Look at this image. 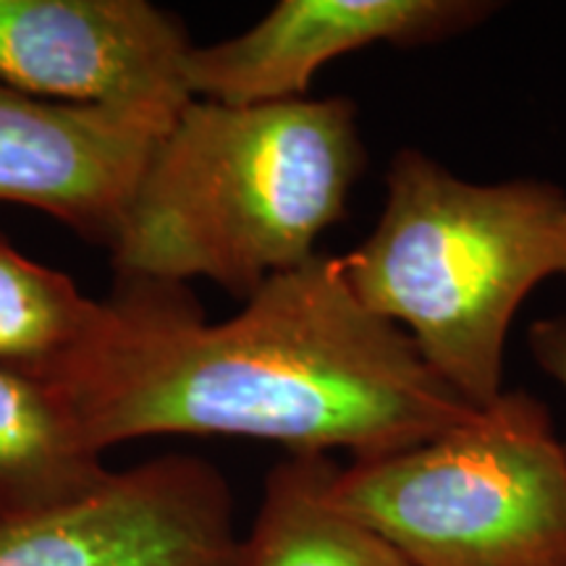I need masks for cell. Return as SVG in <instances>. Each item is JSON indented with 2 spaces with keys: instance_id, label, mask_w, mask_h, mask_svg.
<instances>
[{
  "instance_id": "obj_1",
  "label": "cell",
  "mask_w": 566,
  "mask_h": 566,
  "mask_svg": "<svg viewBox=\"0 0 566 566\" xmlns=\"http://www.w3.org/2000/svg\"><path fill=\"white\" fill-rule=\"evenodd\" d=\"M105 304L101 334L53 380L101 454L150 436H242L357 462L475 412L352 292L342 258L273 275L221 323L189 283L116 279Z\"/></svg>"
},
{
  "instance_id": "obj_2",
  "label": "cell",
  "mask_w": 566,
  "mask_h": 566,
  "mask_svg": "<svg viewBox=\"0 0 566 566\" xmlns=\"http://www.w3.org/2000/svg\"><path fill=\"white\" fill-rule=\"evenodd\" d=\"M365 166L349 97L265 105L195 97L134 189L111 247L116 279H208L250 300L268 279L315 258Z\"/></svg>"
},
{
  "instance_id": "obj_3",
  "label": "cell",
  "mask_w": 566,
  "mask_h": 566,
  "mask_svg": "<svg viewBox=\"0 0 566 566\" xmlns=\"http://www.w3.org/2000/svg\"><path fill=\"white\" fill-rule=\"evenodd\" d=\"M342 265L363 304L483 409L504 394L516 310L543 281L566 279V192L541 179L467 181L407 147L386 171L378 223Z\"/></svg>"
},
{
  "instance_id": "obj_4",
  "label": "cell",
  "mask_w": 566,
  "mask_h": 566,
  "mask_svg": "<svg viewBox=\"0 0 566 566\" xmlns=\"http://www.w3.org/2000/svg\"><path fill=\"white\" fill-rule=\"evenodd\" d=\"M331 499L412 566H566V446L520 388L430 441L338 467Z\"/></svg>"
},
{
  "instance_id": "obj_5",
  "label": "cell",
  "mask_w": 566,
  "mask_h": 566,
  "mask_svg": "<svg viewBox=\"0 0 566 566\" xmlns=\"http://www.w3.org/2000/svg\"><path fill=\"white\" fill-rule=\"evenodd\" d=\"M192 42L147 0H0V82L48 103L168 129L195 101Z\"/></svg>"
},
{
  "instance_id": "obj_6",
  "label": "cell",
  "mask_w": 566,
  "mask_h": 566,
  "mask_svg": "<svg viewBox=\"0 0 566 566\" xmlns=\"http://www.w3.org/2000/svg\"><path fill=\"white\" fill-rule=\"evenodd\" d=\"M233 493L218 467L168 454L76 504L0 520V566H239Z\"/></svg>"
},
{
  "instance_id": "obj_7",
  "label": "cell",
  "mask_w": 566,
  "mask_h": 566,
  "mask_svg": "<svg viewBox=\"0 0 566 566\" xmlns=\"http://www.w3.org/2000/svg\"><path fill=\"white\" fill-rule=\"evenodd\" d=\"M499 3L488 0H281L237 38L187 55L192 97L265 105L307 97L325 63L363 48H422L475 30Z\"/></svg>"
},
{
  "instance_id": "obj_8",
  "label": "cell",
  "mask_w": 566,
  "mask_h": 566,
  "mask_svg": "<svg viewBox=\"0 0 566 566\" xmlns=\"http://www.w3.org/2000/svg\"><path fill=\"white\" fill-rule=\"evenodd\" d=\"M160 126L48 103L0 82V202L48 212L111 252Z\"/></svg>"
},
{
  "instance_id": "obj_9",
  "label": "cell",
  "mask_w": 566,
  "mask_h": 566,
  "mask_svg": "<svg viewBox=\"0 0 566 566\" xmlns=\"http://www.w3.org/2000/svg\"><path fill=\"white\" fill-rule=\"evenodd\" d=\"M111 475L61 388L0 365V520L71 506Z\"/></svg>"
},
{
  "instance_id": "obj_10",
  "label": "cell",
  "mask_w": 566,
  "mask_h": 566,
  "mask_svg": "<svg viewBox=\"0 0 566 566\" xmlns=\"http://www.w3.org/2000/svg\"><path fill=\"white\" fill-rule=\"evenodd\" d=\"M336 470L328 454L281 459L265 478L239 566H412L331 499Z\"/></svg>"
},
{
  "instance_id": "obj_11",
  "label": "cell",
  "mask_w": 566,
  "mask_h": 566,
  "mask_svg": "<svg viewBox=\"0 0 566 566\" xmlns=\"http://www.w3.org/2000/svg\"><path fill=\"white\" fill-rule=\"evenodd\" d=\"M108 304L0 233V365L53 380L95 342Z\"/></svg>"
},
{
  "instance_id": "obj_12",
  "label": "cell",
  "mask_w": 566,
  "mask_h": 566,
  "mask_svg": "<svg viewBox=\"0 0 566 566\" xmlns=\"http://www.w3.org/2000/svg\"><path fill=\"white\" fill-rule=\"evenodd\" d=\"M527 344L537 367L566 391V315L535 321L527 334Z\"/></svg>"
}]
</instances>
